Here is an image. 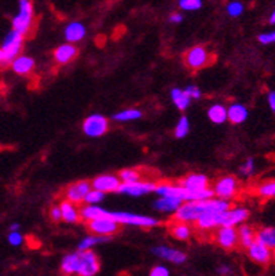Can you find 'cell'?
Listing matches in <instances>:
<instances>
[{
	"label": "cell",
	"mask_w": 275,
	"mask_h": 276,
	"mask_svg": "<svg viewBox=\"0 0 275 276\" xmlns=\"http://www.w3.org/2000/svg\"><path fill=\"white\" fill-rule=\"evenodd\" d=\"M183 59H185L186 66L190 71L195 72L209 66L213 62V55L204 45H195L186 52Z\"/></svg>",
	"instance_id": "7a4b0ae2"
},
{
	"label": "cell",
	"mask_w": 275,
	"mask_h": 276,
	"mask_svg": "<svg viewBox=\"0 0 275 276\" xmlns=\"http://www.w3.org/2000/svg\"><path fill=\"white\" fill-rule=\"evenodd\" d=\"M170 21L172 24H180V22L183 21V17H182V14H179V13H174V14L170 17Z\"/></svg>",
	"instance_id": "f6af8a7d"
},
{
	"label": "cell",
	"mask_w": 275,
	"mask_h": 276,
	"mask_svg": "<svg viewBox=\"0 0 275 276\" xmlns=\"http://www.w3.org/2000/svg\"><path fill=\"white\" fill-rule=\"evenodd\" d=\"M87 223H88V230L94 235L112 236L120 231V224L110 216L94 219V220L87 221Z\"/></svg>",
	"instance_id": "8992f818"
},
{
	"label": "cell",
	"mask_w": 275,
	"mask_h": 276,
	"mask_svg": "<svg viewBox=\"0 0 275 276\" xmlns=\"http://www.w3.org/2000/svg\"><path fill=\"white\" fill-rule=\"evenodd\" d=\"M257 194L263 198H275V181L264 183L257 188Z\"/></svg>",
	"instance_id": "d590c367"
},
{
	"label": "cell",
	"mask_w": 275,
	"mask_h": 276,
	"mask_svg": "<svg viewBox=\"0 0 275 276\" xmlns=\"http://www.w3.org/2000/svg\"><path fill=\"white\" fill-rule=\"evenodd\" d=\"M255 241L260 242L271 250H275V227H265L256 232Z\"/></svg>",
	"instance_id": "d4e9b609"
},
{
	"label": "cell",
	"mask_w": 275,
	"mask_h": 276,
	"mask_svg": "<svg viewBox=\"0 0 275 276\" xmlns=\"http://www.w3.org/2000/svg\"><path fill=\"white\" fill-rule=\"evenodd\" d=\"M80 253V266H79V272L77 275L80 276H94L96 275L100 269V262L98 260L94 251L88 250L79 251Z\"/></svg>",
	"instance_id": "30bf717a"
},
{
	"label": "cell",
	"mask_w": 275,
	"mask_h": 276,
	"mask_svg": "<svg viewBox=\"0 0 275 276\" xmlns=\"http://www.w3.org/2000/svg\"><path fill=\"white\" fill-rule=\"evenodd\" d=\"M240 172H241V175H244V176L252 175V173L255 172V161H253V158H248V160L241 165Z\"/></svg>",
	"instance_id": "f35d334b"
},
{
	"label": "cell",
	"mask_w": 275,
	"mask_h": 276,
	"mask_svg": "<svg viewBox=\"0 0 275 276\" xmlns=\"http://www.w3.org/2000/svg\"><path fill=\"white\" fill-rule=\"evenodd\" d=\"M35 13L32 0H20V10L13 18V29L26 36L33 26Z\"/></svg>",
	"instance_id": "6da1fadb"
},
{
	"label": "cell",
	"mask_w": 275,
	"mask_h": 276,
	"mask_svg": "<svg viewBox=\"0 0 275 276\" xmlns=\"http://www.w3.org/2000/svg\"><path fill=\"white\" fill-rule=\"evenodd\" d=\"M171 99H172V102L175 103V106L180 111L186 110L191 102V99L186 94L185 90H180V88H174V90L171 91Z\"/></svg>",
	"instance_id": "83f0119b"
},
{
	"label": "cell",
	"mask_w": 275,
	"mask_h": 276,
	"mask_svg": "<svg viewBox=\"0 0 275 276\" xmlns=\"http://www.w3.org/2000/svg\"><path fill=\"white\" fill-rule=\"evenodd\" d=\"M249 217V211L245 208H229L223 212L216 213L217 227H235L240 226Z\"/></svg>",
	"instance_id": "5b68a950"
},
{
	"label": "cell",
	"mask_w": 275,
	"mask_h": 276,
	"mask_svg": "<svg viewBox=\"0 0 275 276\" xmlns=\"http://www.w3.org/2000/svg\"><path fill=\"white\" fill-rule=\"evenodd\" d=\"M50 219L54 223H60L62 220V212L60 206H52L50 209Z\"/></svg>",
	"instance_id": "7bdbcfd3"
},
{
	"label": "cell",
	"mask_w": 275,
	"mask_h": 276,
	"mask_svg": "<svg viewBox=\"0 0 275 276\" xmlns=\"http://www.w3.org/2000/svg\"><path fill=\"white\" fill-rule=\"evenodd\" d=\"M182 202L183 201L176 196L160 195V198L154 202V209L161 212V213H174Z\"/></svg>",
	"instance_id": "ffe728a7"
},
{
	"label": "cell",
	"mask_w": 275,
	"mask_h": 276,
	"mask_svg": "<svg viewBox=\"0 0 275 276\" xmlns=\"http://www.w3.org/2000/svg\"><path fill=\"white\" fill-rule=\"evenodd\" d=\"M11 67L13 71L20 76H28L32 72L35 71V60L33 58L26 55H18L15 56L14 59L11 60Z\"/></svg>",
	"instance_id": "ac0fdd59"
},
{
	"label": "cell",
	"mask_w": 275,
	"mask_h": 276,
	"mask_svg": "<svg viewBox=\"0 0 275 276\" xmlns=\"http://www.w3.org/2000/svg\"><path fill=\"white\" fill-rule=\"evenodd\" d=\"M120 177L115 175H100L96 176L94 180L91 181V186L95 190H99L102 192H116L120 186Z\"/></svg>",
	"instance_id": "5bb4252c"
},
{
	"label": "cell",
	"mask_w": 275,
	"mask_h": 276,
	"mask_svg": "<svg viewBox=\"0 0 275 276\" xmlns=\"http://www.w3.org/2000/svg\"><path fill=\"white\" fill-rule=\"evenodd\" d=\"M215 241L222 249L233 250L240 243L238 231L235 230V227H219V230L215 234Z\"/></svg>",
	"instance_id": "8fae6325"
},
{
	"label": "cell",
	"mask_w": 275,
	"mask_h": 276,
	"mask_svg": "<svg viewBox=\"0 0 275 276\" xmlns=\"http://www.w3.org/2000/svg\"><path fill=\"white\" fill-rule=\"evenodd\" d=\"M2 63H6L5 62V55H3V51H2V48H0V65Z\"/></svg>",
	"instance_id": "c3c4849f"
},
{
	"label": "cell",
	"mask_w": 275,
	"mask_h": 276,
	"mask_svg": "<svg viewBox=\"0 0 275 276\" xmlns=\"http://www.w3.org/2000/svg\"><path fill=\"white\" fill-rule=\"evenodd\" d=\"M238 187L240 183L237 180V177L234 176H223L220 177L219 180L216 181L213 186V195L216 198H222V199H233L237 192H238Z\"/></svg>",
	"instance_id": "ba28073f"
},
{
	"label": "cell",
	"mask_w": 275,
	"mask_h": 276,
	"mask_svg": "<svg viewBox=\"0 0 275 276\" xmlns=\"http://www.w3.org/2000/svg\"><path fill=\"white\" fill-rule=\"evenodd\" d=\"M92 188L90 181L80 180L76 181L73 184H70L65 190V198L68 201L73 202L76 205H80L84 202V196L87 195V192Z\"/></svg>",
	"instance_id": "4fadbf2b"
},
{
	"label": "cell",
	"mask_w": 275,
	"mask_h": 276,
	"mask_svg": "<svg viewBox=\"0 0 275 276\" xmlns=\"http://www.w3.org/2000/svg\"><path fill=\"white\" fill-rule=\"evenodd\" d=\"M110 239V236H100V235H90V236H85L84 239L79 243V251L83 250H88L91 247L96 246V245H99V243H105Z\"/></svg>",
	"instance_id": "4dcf8cb0"
},
{
	"label": "cell",
	"mask_w": 275,
	"mask_h": 276,
	"mask_svg": "<svg viewBox=\"0 0 275 276\" xmlns=\"http://www.w3.org/2000/svg\"><path fill=\"white\" fill-rule=\"evenodd\" d=\"M153 254L160 258H164L167 261L174 262V264H183L186 261V254L176 249H171L167 246H157L153 249Z\"/></svg>",
	"instance_id": "e0dca14e"
},
{
	"label": "cell",
	"mask_w": 275,
	"mask_h": 276,
	"mask_svg": "<svg viewBox=\"0 0 275 276\" xmlns=\"http://www.w3.org/2000/svg\"><path fill=\"white\" fill-rule=\"evenodd\" d=\"M109 216L115 219L119 224H124V226L142 227V228H153L158 226V220L154 217L136 215L130 212H109Z\"/></svg>",
	"instance_id": "3957f363"
},
{
	"label": "cell",
	"mask_w": 275,
	"mask_h": 276,
	"mask_svg": "<svg viewBox=\"0 0 275 276\" xmlns=\"http://www.w3.org/2000/svg\"><path fill=\"white\" fill-rule=\"evenodd\" d=\"M179 184L189 191H200L209 187V179L201 173H190V175L185 176L179 181Z\"/></svg>",
	"instance_id": "9a60e30c"
},
{
	"label": "cell",
	"mask_w": 275,
	"mask_h": 276,
	"mask_svg": "<svg viewBox=\"0 0 275 276\" xmlns=\"http://www.w3.org/2000/svg\"><path fill=\"white\" fill-rule=\"evenodd\" d=\"M142 117V111L139 109H125L113 116V120L117 122H130V121L139 120Z\"/></svg>",
	"instance_id": "f546056e"
},
{
	"label": "cell",
	"mask_w": 275,
	"mask_h": 276,
	"mask_svg": "<svg viewBox=\"0 0 275 276\" xmlns=\"http://www.w3.org/2000/svg\"><path fill=\"white\" fill-rule=\"evenodd\" d=\"M202 0H179V7L185 11L200 10Z\"/></svg>",
	"instance_id": "8d00e7d4"
},
{
	"label": "cell",
	"mask_w": 275,
	"mask_h": 276,
	"mask_svg": "<svg viewBox=\"0 0 275 276\" xmlns=\"http://www.w3.org/2000/svg\"><path fill=\"white\" fill-rule=\"evenodd\" d=\"M195 227L200 231H212L217 228V221H216V213H204L194 221Z\"/></svg>",
	"instance_id": "484cf974"
},
{
	"label": "cell",
	"mask_w": 275,
	"mask_h": 276,
	"mask_svg": "<svg viewBox=\"0 0 275 276\" xmlns=\"http://www.w3.org/2000/svg\"><path fill=\"white\" fill-rule=\"evenodd\" d=\"M246 249H248L249 258L252 261H255L256 264L267 265L272 260V250H271L270 247H267L265 245L260 243V242L253 241Z\"/></svg>",
	"instance_id": "7c38bea8"
},
{
	"label": "cell",
	"mask_w": 275,
	"mask_h": 276,
	"mask_svg": "<svg viewBox=\"0 0 275 276\" xmlns=\"http://www.w3.org/2000/svg\"><path fill=\"white\" fill-rule=\"evenodd\" d=\"M268 105H270V109L275 113V91L268 94Z\"/></svg>",
	"instance_id": "bcb514c9"
},
{
	"label": "cell",
	"mask_w": 275,
	"mask_h": 276,
	"mask_svg": "<svg viewBox=\"0 0 275 276\" xmlns=\"http://www.w3.org/2000/svg\"><path fill=\"white\" fill-rule=\"evenodd\" d=\"M248 116H249L248 109L244 105H241V103H233L227 109V120L230 121L231 124H235V125L245 122Z\"/></svg>",
	"instance_id": "7402d4cb"
},
{
	"label": "cell",
	"mask_w": 275,
	"mask_h": 276,
	"mask_svg": "<svg viewBox=\"0 0 275 276\" xmlns=\"http://www.w3.org/2000/svg\"><path fill=\"white\" fill-rule=\"evenodd\" d=\"M109 216V211H106L103 208H100L98 205H87L83 206L80 209V217L81 220L91 221L94 219H99V217Z\"/></svg>",
	"instance_id": "cb8c5ba5"
},
{
	"label": "cell",
	"mask_w": 275,
	"mask_h": 276,
	"mask_svg": "<svg viewBox=\"0 0 275 276\" xmlns=\"http://www.w3.org/2000/svg\"><path fill=\"white\" fill-rule=\"evenodd\" d=\"M208 117L213 124H223L227 121V109L223 105L210 106L208 110Z\"/></svg>",
	"instance_id": "f1b7e54d"
},
{
	"label": "cell",
	"mask_w": 275,
	"mask_h": 276,
	"mask_svg": "<svg viewBox=\"0 0 275 276\" xmlns=\"http://www.w3.org/2000/svg\"><path fill=\"white\" fill-rule=\"evenodd\" d=\"M189 132H190V121L187 117H180V120L176 124L175 136L178 139H183V137L189 135Z\"/></svg>",
	"instance_id": "836d02e7"
},
{
	"label": "cell",
	"mask_w": 275,
	"mask_h": 276,
	"mask_svg": "<svg viewBox=\"0 0 275 276\" xmlns=\"http://www.w3.org/2000/svg\"><path fill=\"white\" fill-rule=\"evenodd\" d=\"M244 13V6L240 2H231L230 5L227 6V14L230 15V17H240L241 14Z\"/></svg>",
	"instance_id": "74e56055"
},
{
	"label": "cell",
	"mask_w": 275,
	"mask_h": 276,
	"mask_svg": "<svg viewBox=\"0 0 275 276\" xmlns=\"http://www.w3.org/2000/svg\"><path fill=\"white\" fill-rule=\"evenodd\" d=\"M119 177H120L121 183H132V181L142 180V173H140L139 169H123V171L119 173Z\"/></svg>",
	"instance_id": "d6a6232c"
},
{
	"label": "cell",
	"mask_w": 275,
	"mask_h": 276,
	"mask_svg": "<svg viewBox=\"0 0 275 276\" xmlns=\"http://www.w3.org/2000/svg\"><path fill=\"white\" fill-rule=\"evenodd\" d=\"M109 129V120L102 114H91L83 122V132L88 137H100Z\"/></svg>",
	"instance_id": "52a82bcc"
},
{
	"label": "cell",
	"mask_w": 275,
	"mask_h": 276,
	"mask_svg": "<svg viewBox=\"0 0 275 276\" xmlns=\"http://www.w3.org/2000/svg\"><path fill=\"white\" fill-rule=\"evenodd\" d=\"M17 230H20V226L18 224H11L10 231H17Z\"/></svg>",
	"instance_id": "7dc6e473"
},
{
	"label": "cell",
	"mask_w": 275,
	"mask_h": 276,
	"mask_svg": "<svg viewBox=\"0 0 275 276\" xmlns=\"http://www.w3.org/2000/svg\"><path fill=\"white\" fill-rule=\"evenodd\" d=\"M237 231H238V239H240V243L244 247H248L252 242L255 241L256 232L253 231L249 226H241Z\"/></svg>",
	"instance_id": "1f68e13d"
},
{
	"label": "cell",
	"mask_w": 275,
	"mask_h": 276,
	"mask_svg": "<svg viewBox=\"0 0 275 276\" xmlns=\"http://www.w3.org/2000/svg\"><path fill=\"white\" fill-rule=\"evenodd\" d=\"M259 41H260L261 44H264V45L275 43V30L268 32V33H261V35L259 36Z\"/></svg>",
	"instance_id": "60d3db41"
},
{
	"label": "cell",
	"mask_w": 275,
	"mask_h": 276,
	"mask_svg": "<svg viewBox=\"0 0 275 276\" xmlns=\"http://www.w3.org/2000/svg\"><path fill=\"white\" fill-rule=\"evenodd\" d=\"M155 184L154 181H132V183H120L119 186V192L120 194H125L130 196H142L149 194V192H154Z\"/></svg>",
	"instance_id": "9c48e42d"
},
{
	"label": "cell",
	"mask_w": 275,
	"mask_h": 276,
	"mask_svg": "<svg viewBox=\"0 0 275 276\" xmlns=\"http://www.w3.org/2000/svg\"><path fill=\"white\" fill-rule=\"evenodd\" d=\"M80 266V253H70L61 262V272L64 275H77Z\"/></svg>",
	"instance_id": "44dd1931"
},
{
	"label": "cell",
	"mask_w": 275,
	"mask_h": 276,
	"mask_svg": "<svg viewBox=\"0 0 275 276\" xmlns=\"http://www.w3.org/2000/svg\"><path fill=\"white\" fill-rule=\"evenodd\" d=\"M24 40H25V36L17 32V30H11L6 36L5 41L2 44V51H3V55H5V62H11L15 56H18L22 51L24 47Z\"/></svg>",
	"instance_id": "277c9868"
},
{
	"label": "cell",
	"mask_w": 275,
	"mask_h": 276,
	"mask_svg": "<svg viewBox=\"0 0 275 276\" xmlns=\"http://www.w3.org/2000/svg\"><path fill=\"white\" fill-rule=\"evenodd\" d=\"M22 242H24V236H22V234L20 232V230H17V231H10V234H9V243H10L11 246H21Z\"/></svg>",
	"instance_id": "ab89813d"
},
{
	"label": "cell",
	"mask_w": 275,
	"mask_h": 276,
	"mask_svg": "<svg viewBox=\"0 0 275 276\" xmlns=\"http://www.w3.org/2000/svg\"><path fill=\"white\" fill-rule=\"evenodd\" d=\"M270 24H271V25H275V11H274V13H272V14H271Z\"/></svg>",
	"instance_id": "681fc988"
},
{
	"label": "cell",
	"mask_w": 275,
	"mask_h": 276,
	"mask_svg": "<svg viewBox=\"0 0 275 276\" xmlns=\"http://www.w3.org/2000/svg\"><path fill=\"white\" fill-rule=\"evenodd\" d=\"M61 212H62V220L66 221V223H69V224H76V223H79L81 220L80 217V209L77 208L76 203L73 202L65 201L61 202Z\"/></svg>",
	"instance_id": "d6986e66"
},
{
	"label": "cell",
	"mask_w": 275,
	"mask_h": 276,
	"mask_svg": "<svg viewBox=\"0 0 275 276\" xmlns=\"http://www.w3.org/2000/svg\"><path fill=\"white\" fill-rule=\"evenodd\" d=\"M191 227L189 226V223H182V221H175L171 226V234L174 238H176L178 241H187L191 236Z\"/></svg>",
	"instance_id": "4316f807"
},
{
	"label": "cell",
	"mask_w": 275,
	"mask_h": 276,
	"mask_svg": "<svg viewBox=\"0 0 275 276\" xmlns=\"http://www.w3.org/2000/svg\"><path fill=\"white\" fill-rule=\"evenodd\" d=\"M103 199H105V192L95 190V188H91L87 192V195L84 196V203H87V205H98Z\"/></svg>",
	"instance_id": "e575fe53"
},
{
	"label": "cell",
	"mask_w": 275,
	"mask_h": 276,
	"mask_svg": "<svg viewBox=\"0 0 275 276\" xmlns=\"http://www.w3.org/2000/svg\"><path fill=\"white\" fill-rule=\"evenodd\" d=\"M170 275V271L168 268L164 265H155L153 269L150 271V276H168Z\"/></svg>",
	"instance_id": "ee69618b"
},
{
	"label": "cell",
	"mask_w": 275,
	"mask_h": 276,
	"mask_svg": "<svg viewBox=\"0 0 275 276\" xmlns=\"http://www.w3.org/2000/svg\"><path fill=\"white\" fill-rule=\"evenodd\" d=\"M79 54V50L73 43H66L57 47L54 51V59L58 65H66L75 59Z\"/></svg>",
	"instance_id": "2e32d148"
},
{
	"label": "cell",
	"mask_w": 275,
	"mask_h": 276,
	"mask_svg": "<svg viewBox=\"0 0 275 276\" xmlns=\"http://www.w3.org/2000/svg\"><path fill=\"white\" fill-rule=\"evenodd\" d=\"M185 92L189 95L190 99H200L201 98V91L194 86H189L185 88Z\"/></svg>",
	"instance_id": "b9f144b4"
},
{
	"label": "cell",
	"mask_w": 275,
	"mask_h": 276,
	"mask_svg": "<svg viewBox=\"0 0 275 276\" xmlns=\"http://www.w3.org/2000/svg\"><path fill=\"white\" fill-rule=\"evenodd\" d=\"M87 33L85 26L81 22H70L69 25L65 28V39L68 43H77V41L83 40Z\"/></svg>",
	"instance_id": "603a6c76"
}]
</instances>
